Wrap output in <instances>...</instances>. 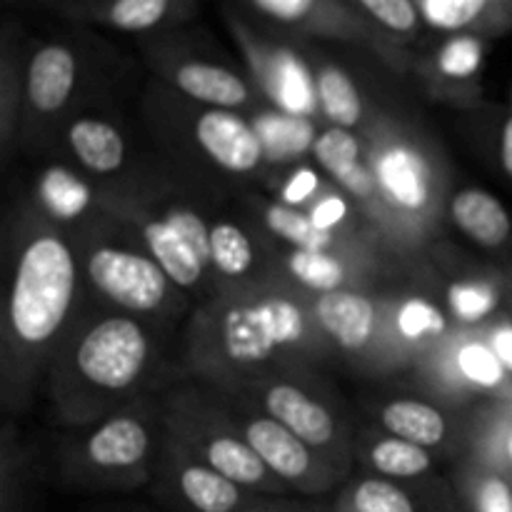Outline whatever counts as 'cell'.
I'll use <instances>...</instances> for the list:
<instances>
[{"label":"cell","instance_id":"obj_1","mask_svg":"<svg viewBox=\"0 0 512 512\" xmlns=\"http://www.w3.org/2000/svg\"><path fill=\"white\" fill-rule=\"evenodd\" d=\"M78 285L73 250L60 235L40 233L30 240L15 265L8 300V325L13 338L40 348L63 328Z\"/></svg>","mask_w":512,"mask_h":512},{"label":"cell","instance_id":"obj_2","mask_svg":"<svg viewBox=\"0 0 512 512\" xmlns=\"http://www.w3.org/2000/svg\"><path fill=\"white\" fill-rule=\"evenodd\" d=\"M225 18L250 70L258 78V85L273 100L275 108L310 118L320 105L315 68L310 65L308 53L288 40H278L275 35L265 33L263 28L250 23L243 10L235 5L225 8Z\"/></svg>","mask_w":512,"mask_h":512},{"label":"cell","instance_id":"obj_3","mask_svg":"<svg viewBox=\"0 0 512 512\" xmlns=\"http://www.w3.org/2000/svg\"><path fill=\"white\" fill-rule=\"evenodd\" d=\"M270 28L298 38L335 40L343 45L375 50L380 58L398 63L400 45L368 23L348 0H238Z\"/></svg>","mask_w":512,"mask_h":512},{"label":"cell","instance_id":"obj_4","mask_svg":"<svg viewBox=\"0 0 512 512\" xmlns=\"http://www.w3.org/2000/svg\"><path fill=\"white\" fill-rule=\"evenodd\" d=\"M305 338V313L288 295L238 303L225 310L220 343L225 355L238 365H258L278 350L298 345Z\"/></svg>","mask_w":512,"mask_h":512},{"label":"cell","instance_id":"obj_5","mask_svg":"<svg viewBox=\"0 0 512 512\" xmlns=\"http://www.w3.org/2000/svg\"><path fill=\"white\" fill-rule=\"evenodd\" d=\"M150 340L133 318H105L83 335L75 348V370L103 393H123L143 378Z\"/></svg>","mask_w":512,"mask_h":512},{"label":"cell","instance_id":"obj_6","mask_svg":"<svg viewBox=\"0 0 512 512\" xmlns=\"http://www.w3.org/2000/svg\"><path fill=\"white\" fill-rule=\"evenodd\" d=\"M88 278L105 298L133 313H153L168 300L170 278L150 255L100 245L88 258Z\"/></svg>","mask_w":512,"mask_h":512},{"label":"cell","instance_id":"obj_7","mask_svg":"<svg viewBox=\"0 0 512 512\" xmlns=\"http://www.w3.org/2000/svg\"><path fill=\"white\" fill-rule=\"evenodd\" d=\"M90 45L75 35H55L35 45L25 63V95L35 113L53 115L70 103Z\"/></svg>","mask_w":512,"mask_h":512},{"label":"cell","instance_id":"obj_8","mask_svg":"<svg viewBox=\"0 0 512 512\" xmlns=\"http://www.w3.org/2000/svg\"><path fill=\"white\" fill-rule=\"evenodd\" d=\"M153 53L158 63H163L170 83L195 103L218 110L250 103V85L238 70L198 53H185L178 45H158Z\"/></svg>","mask_w":512,"mask_h":512},{"label":"cell","instance_id":"obj_9","mask_svg":"<svg viewBox=\"0 0 512 512\" xmlns=\"http://www.w3.org/2000/svg\"><path fill=\"white\" fill-rule=\"evenodd\" d=\"M198 0H68L58 13L83 25H105L123 33H163L195 13Z\"/></svg>","mask_w":512,"mask_h":512},{"label":"cell","instance_id":"obj_10","mask_svg":"<svg viewBox=\"0 0 512 512\" xmlns=\"http://www.w3.org/2000/svg\"><path fill=\"white\" fill-rule=\"evenodd\" d=\"M195 140L215 165L230 173H253L265 160L253 123L230 110H205L195 120Z\"/></svg>","mask_w":512,"mask_h":512},{"label":"cell","instance_id":"obj_11","mask_svg":"<svg viewBox=\"0 0 512 512\" xmlns=\"http://www.w3.org/2000/svg\"><path fill=\"white\" fill-rule=\"evenodd\" d=\"M243 438L248 440L250 448L260 455V460L268 465L275 478L298 485V488H308L313 480H318L310 445L270 415L248 420L243 428Z\"/></svg>","mask_w":512,"mask_h":512},{"label":"cell","instance_id":"obj_12","mask_svg":"<svg viewBox=\"0 0 512 512\" xmlns=\"http://www.w3.org/2000/svg\"><path fill=\"white\" fill-rule=\"evenodd\" d=\"M378 190L400 210L420 213L430 203V173L423 155L403 143L385 145L375 158Z\"/></svg>","mask_w":512,"mask_h":512},{"label":"cell","instance_id":"obj_13","mask_svg":"<svg viewBox=\"0 0 512 512\" xmlns=\"http://www.w3.org/2000/svg\"><path fill=\"white\" fill-rule=\"evenodd\" d=\"M263 405L270 418L285 425L290 433L298 435L310 448H325L338 435V425H335L333 413L323 403L310 398L305 390L295 388V385H270L263 395Z\"/></svg>","mask_w":512,"mask_h":512},{"label":"cell","instance_id":"obj_14","mask_svg":"<svg viewBox=\"0 0 512 512\" xmlns=\"http://www.w3.org/2000/svg\"><path fill=\"white\" fill-rule=\"evenodd\" d=\"M315 318L343 350H363L378 330V308L355 290L323 293L315 303Z\"/></svg>","mask_w":512,"mask_h":512},{"label":"cell","instance_id":"obj_15","mask_svg":"<svg viewBox=\"0 0 512 512\" xmlns=\"http://www.w3.org/2000/svg\"><path fill=\"white\" fill-rule=\"evenodd\" d=\"M423 23L440 33H490L512 25V3L505 0H415Z\"/></svg>","mask_w":512,"mask_h":512},{"label":"cell","instance_id":"obj_16","mask_svg":"<svg viewBox=\"0 0 512 512\" xmlns=\"http://www.w3.org/2000/svg\"><path fill=\"white\" fill-rule=\"evenodd\" d=\"M150 433L133 415L110 418L85 443V455L100 470H130L148 458Z\"/></svg>","mask_w":512,"mask_h":512},{"label":"cell","instance_id":"obj_17","mask_svg":"<svg viewBox=\"0 0 512 512\" xmlns=\"http://www.w3.org/2000/svg\"><path fill=\"white\" fill-rule=\"evenodd\" d=\"M450 218L470 240L483 248H500L512 233L505 205L488 190L480 188H465L455 193L450 203Z\"/></svg>","mask_w":512,"mask_h":512},{"label":"cell","instance_id":"obj_18","mask_svg":"<svg viewBox=\"0 0 512 512\" xmlns=\"http://www.w3.org/2000/svg\"><path fill=\"white\" fill-rule=\"evenodd\" d=\"M203 463L240 488H265L275 478L248 440L230 433H215L205 440Z\"/></svg>","mask_w":512,"mask_h":512},{"label":"cell","instance_id":"obj_19","mask_svg":"<svg viewBox=\"0 0 512 512\" xmlns=\"http://www.w3.org/2000/svg\"><path fill=\"white\" fill-rule=\"evenodd\" d=\"M318 105L335 128H353L363 120V95L353 73L340 60L323 58L315 65Z\"/></svg>","mask_w":512,"mask_h":512},{"label":"cell","instance_id":"obj_20","mask_svg":"<svg viewBox=\"0 0 512 512\" xmlns=\"http://www.w3.org/2000/svg\"><path fill=\"white\" fill-rule=\"evenodd\" d=\"M68 145L88 170L108 175L125 163V138L100 118H80L70 125Z\"/></svg>","mask_w":512,"mask_h":512},{"label":"cell","instance_id":"obj_21","mask_svg":"<svg viewBox=\"0 0 512 512\" xmlns=\"http://www.w3.org/2000/svg\"><path fill=\"white\" fill-rule=\"evenodd\" d=\"M143 240L150 250V258L165 270L170 283L180 288H193L205 273L203 260L195 255V250L175 233L168 220H148L143 225Z\"/></svg>","mask_w":512,"mask_h":512},{"label":"cell","instance_id":"obj_22","mask_svg":"<svg viewBox=\"0 0 512 512\" xmlns=\"http://www.w3.org/2000/svg\"><path fill=\"white\" fill-rule=\"evenodd\" d=\"M253 128L263 143L265 158L275 160V163H285V160L303 155L305 150H313L315 140H318L313 120L305 115L283 113V110L258 115Z\"/></svg>","mask_w":512,"mask_h":512},{"label":"cell","instance_id":"obj_23","mask_svg":"<svg viewBox=\"0 0 512 512\" xmlns=\"http://www.w3.org/2000/svg\"><path fill=\"white\" fill-rule=\"evenodd\" d=\"M380 420L395 438H403L408 443L420 445V448H435L448 435L445 415L430 403H423V400H393L383 408Z\"/></svg>","mask_w":512,"mask_h":512},{"label":"cell","instance_id":"obj_24","mask_svg":"<svg viewBox=\"0 0 512 512\" xmlns=\"http://www.w3.org/2000/svg\"><path fill=\"white\" fill-rule=\"evenodd\" d=\"M178 488L185 503L198 512H235L243 490L205 463H185L178 470Z\"/></svg>","mask_w":512,"mask_h":512},{"label":"cell","instance_id":"obj_25","mask_svg":"<svg viewBox=\"0 0 512 512\" xmlns=\"http://www.w3.org/2000/svg\"><path fill=\"white\" fill-rule=\"evenodd\" d=\"M38 200L53 218L75 220L90 208L93 193L88 183L63 165H50L38 178Z\"/></svg>","mask_w":512,"mask_h":512},{"label":"cell","instance_id":"obj_26","mask_svg":"<svg viewBox=\"0 0 512 512\" xmlns=\"http://www.w3.org/2000/svg\"><path fill=\"white\" fill-rule=\"evenodd\" d=\"M373 28L388 35L395 43L418 38L425 28L423 15L415 0H348Z\"/></svg>","mask_w":512,"mask_h":512},{"label":"cell","instance_id":"obj_27","mask_svg":"<svg viewBox=\"0 0 512 512\" xmlns=\"http://www.w3.org/2000/svg\"><path fill=\"white\" fill-rule=\"evenodd\" d=\"M255 263L248 233L233 223L210 225V265L228 278H243Z\"/></svg>","mask_w":512,"mask_h":512},{"label":"cell","instance_id":"obj_28","mask_svg":"<svg viewBox=\"0 0 512 512\" xmlns=\"http://www.w3.org/2000/svg\"><path fill=\"white\" fill-rule=\"evenodd\" d=\"M265 223L280 240L293 245L295 250H328L333 233H323L313 225L310 213L290 208L285 203H270L265 208Z\"/></svg>","mask_w":512,"mask_h":512},{"label":"cell","instance_id":"obj_29","mask_svg":"<svg viewBox=\"0 0 512 512\" xmlns=\"http://www.w3.org/2000/svg\"><path fill=\"white\" fill-rule=\"evenodd\" d=\"M485 60L483 35L458 33L450 35L433 55V70L440 78L468 80L480 73Z\"/></svg>","mask_w":512,"mask_h":512},{"label":"cell","instance_id":"obj_30","mask_svg":"<svg viewBox=\"0 0 512 512\" xmlns=\"http://www.w3.org/2000/svg\"><path fill=\"white\" fill-rule=\"evenodd\" d=\"M370 465L385 478H418V475L428 473L433 458H430L428 448H420V445L393 435V438H385L373 445Z\"/></svg>","mask_w":512,"mask_h":512},{"label":"cell","instance_id":"obj_31","mask_svg":"<svg viewBox=\"0 0 512 512\" xmlns=\"http://www.w3.org/2000/svg\"><path fill=\"white\" fill-rule=\"evenodd\" d=\"M288 268L298 283L320 295L340 290L345 283V265L328 250H293Z\"/></svg>","mask_w":512,"mask_h":512},{"label":"cell","instance_id":"obj_32","mask_svg":"<svg viewBox=\"0 0 512 512\" xmlns=\"http://www.w3.org/2000/svg\"><path fill=\"white\" fill-rule=\"evenodd\" d=\"M455 368L465 383L480 390L500 388L508 378V370L495 355L493 345L480 343V340H468L455 350Z\"/></svg>","mask_w":512,"mask_h":512},{"label":"cell","instance_id":"obj_33","mask_svg":"<svg viewBox=\"0 0 512 512\" xmlns=\"http://www.w3.org/2000/svg\"><path fill=\"white\" fill-rule=\"evenodd\" d=\"M448 308L460 323H483L498 308V290L488 280H455L448 288Z\"/></svg>","mask_w":512,"mask_h":512},{"label":"cell","instance_id":"obj_34","mask_svg":"<svg viewBox=\"0 0 512 512\" xmlns=\"http://www.w3.org/2000/svg\"><path fill=\"white\" fill-rule=\"evenodd\" d=\"M313 155L323 170H328L335 180H343L353 173L360 163V143L348 128H328L318 135L313 145Z\"/></svg>","mask_w":512,"mask_h":512},{"label":"cell","instance_id":"obj_35","mask_svg":"<svg viewBox=\"0 0 512 512\" xmlns=\"http://www.w3.org/2000/svg\"><path fill=\"white\" fill-rule=\"evenodd\" d=\"M395 328L410 343H420L425 338H440L448 330V318L435 303L425 298H408L398 308Z\"/></svg>","mask_w":512,"mask_h":512},{"label":"cell","instance_id":"obj_36","mask_svg":"<svg viewBox=\"0 0 512 512\" xmlns=\"http://www.w3.org/2000/svg\"><path fill=\"white\" fill-rule=\"evenodd\" d=\"M353 512H418L413 498L385 478H368L350 493Z\"/></svg>","mask_w":512,"mask_h":512},{"label":"cell","instance_id":"obj_37","mask_svg":"<svg viewBox=\"0 0 512 512\" xmlns=\"http://www.w3.org/2000/svg\"><path fill=\"white\" fill-rule=\"evenodd\" d=\"M165 220H168L170 228L195 250L203 265L208 268L210 265V228L205 225V220L200 218L198 213L188 208H170L165 213Z\"/></svg>","mask_w":512,"mask_h":512},{"label":"cell","instance_id":"obj_38","mask_svg":"<svg viewBox=\"0 0 512 512\" xmlns=\"http://www.w3.org/2000/svg\"><path fill=\"white\" fill-rule=\"evenodd\" d=\"M475 512H512V488L500 475H485L475 485Z\"/></svg>","mask_w":512,"mask_h":512},{"label":"cell","instance_id":"obj_39","mask_svg":"<svg viewBox=\"0 0 512 512\" xmlns=\"http://www.w3.org/2000/svg\"><path fill=\"white\" fill-rule=\"evenodd\" d=\"M318 188L320 175L315 173L313 168H308V165H303V168H298L288 180H285L283 190H280V203L290 205V208H298L300 203L313 198Z\"/></svg>","mask_w":512,"mask_h":512},{"label":"cell","instance_id":"obj_40","mask_svg":"<svg viewBox=\"0 0 512 512\" xmlns=\"http://www.w3.org/2000/svg\"><path fill=\"white\" fill-rule=\"evenodd\" d=\"M345 218H348V203H345V198H340V195H325V198L320 200V203H315L313 210H310V220H313L315 228L323 230V233H333Z\"/></svg>","mask_w":512,"mask_h":512},{"label":"cell","instance_id":"obj_41","mask_svg":"<svg viewBox=\"0 0 512 512\" xmlns=\"http://www.w3.org/2000/svg\"><path fill=\"white\" fill-rule=\"evenodd\" d=\"M495 355L500 358V363L505 365V370L512 373V323H503L493 330V338H490Z\"/></svg>","mask_w":512,"mask_h":512},{"label":"cell","instance_id":"obj_42","mask_svg":"<svg viewBox=\"0 0 512 512\" xmlns=\"http://www.w3.org/2000/svg\"><path fill=\"white\" fill-rule=\"evenodd\" d=\"M500 158H503V168L508 170V175L512 178V118L503 128V138H500Z\"/></svg>","mask_w":512,"mask_h":512},{"label":"cell","instance_id":"obj_43","mask_svg":"<svg viewBox=\"0 0 512 512\" xmlns=\"http://www.w3.org/2000/svg\"><path fill=\"white\" fill-rule=\"evenodd\" d=\"M505 453H508V463H510V470H512V433L508 435V440H505Z\"/></svg>","mask_w":512,"mask_h":512},{"label":"cell","instance_id":"obj_44","mask_svg":"<svg viewBox=\"0 0 512 512\" xmlns=\"http://www.w3.org/2000/svg\"><path fill=\"white\" fill-rule=\"evenodd\" d=\"M38 3H43V5H50V8H58V5L68 3V0H38Z\"/></svg>","mask_w":512,"mask_h":512},{"label":"cell","instance_id":"obj_45","mask_svg":"<svg viewBox=\"0 0 512 512\" xmlns=\"http://www.w3.org/2000/svg\"><path fill=\"white\" fill-rule=\"evenodd\" d=\"M505 3H512V0H505Z\"/></svg>","mask_w":512,"mask_h":512}]
</instances>
